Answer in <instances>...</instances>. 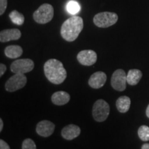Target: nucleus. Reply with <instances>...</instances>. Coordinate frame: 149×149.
<instances>
[{"label": "nucleus", "mask_w": 149, "mask_h": 149, "mask_svg": "<svg viewBox=\"0 0 149 149\" xmlns=\"http://www.w3.org/2000/svg\"><path fill=\"white\" fill-rule=\"evenodd\" d=\"M125 71L122 69H117L113 72L111 77V86L115 91H124L126 88L127 79Z\"/></svg>", "instance_id": "nucleus-8"}, {"label": "nucleus", "mask_w": 149, "mask_h": 149, "mask_svg": "<svg viewBox=\"0 0 149 149\" xmlns=\"http://www.w3.org/2000/svg\"><path fill=\"white\" fill-rule=\"evenodd\" d=\"M66 9L70 14L74 15L79 12L80 10H81V7H80V5L78 3V2L72 0V1H70L69 2L67 3Z\"/></svg>", "instance_id": "nucleus-19"}, {"label": "nucleus", "mask_w": 149, "mask_h": 149, "mask_svg": "<svg viewBox=\"0 0 149 149\" xmlns=\"http://www.w3.org/2000/svg\"><path fill=\"white\" fill-rule=\"evenodd\" d=\"M70 96L65 91H57L53 93L51 97V101L55 105L63 106L69 102Z\"/></svg>", "instance_id": "nucleus-14"}, {"label": "nucleus", "mask_w": 149, "mask_h": 149, "mask_svg": "<svg viewBox=\"0 0 149 149\" xmlns=\"http://www.w3.org/2000/svg\"><path fill=\"white\" fill-rule=\"evenodd\" d=\"M138 136L141 141H149V127L146 125L141 126L138 129Z\"/></svg>", "instance_id": "nucleus-20"}, {"label": "nucleus", "mask_w": 149, "mask_h": 149, "mask_svg": "<svg viewBox=\"0 0 149 149\" xmlns=\"http://www.w3.org/2000/svg\"><path fill=\"white\" fill-rule=\"evenodd\" d=\"M22 149H36L37 146L34 141L31 139H26L23 141L22 146Z\"/></svg>", "instance_id": "nucleus-21"}, {"label": "nucleus", "mask_w": 149, "mask_h": 149, "mask_svg": "<svg viewBox=\"0 0 149 149\" xmlns=\"http://www.w3.org/2000/svg\"><path fill=\"white\" fill-rule=\"evenodd\" d=\"M46 77L54 84H60L64 82L67 77V72L63 64L56 59H50L44 66Z\"/></svg>", "instance_id": "nucleus-1"}, {"label": "nucleus", "mask_w": 149, "mask_h": 149, "mask_svg": "<svg viewBox=\"0 0 149 149\" xmlns=\"http://www.w3.org/2000/svg\"><path fill=\"white\" fill-rule=\"evenodd\" d=\"M107 79V76L105 72L97 71L91 74L88 79V84L91 88L98 89L102 88L105 84Z\"/></svg>", "instance_id": "nucleus-11"}, {"label": "nucleus", "mask_w": 149, "mask_h": 149, "mask_svg": "<svg viewBox=\"0 0 149 149\" xmlns=\"http://www.w3.org/2000/svg\"><path fill=\"white\" fill-rule=\"evenodd\" d=\"M146 116L148 117L149 118V104L148 106V107H147L146 109Z\"/></svg>", "instance_id": "nucleus-27"}, {"label": "nucleus", "mask_w": 149, "mask_h": 149, "mask_svg": "<svg viewBox=\"0 0 149 149\" xmlns=\"http://www.w3.org/2000/svg\"><path fill=\"white\" fill-rule=\"evenodd\" d=\"M9 17L12 22L16 25L21 26L24 23V16L17 10H13L12 12L10 13L9 14Z\"/></svg>", "instance_id": "nucleus-18"}, {"label": "nucleus", "mask_w": 149, "mask_h": 149, "mask_svg": "<svg viewBox=\"0 0 149 149\" xmlns=\"http://www.w3.org/2000/svg\"><path fill=\"white\" fill-rule=\"evenodd\" d=\"M55 126L53 122L48 120L41 121L36 126V132L39 135L48 137L53 133Z\"/></svg>", "instance_id": "nucleus-10"}, {"label": "nucleus", "mask_w": 149, "mask_h": 149, "mask_svg": "<svg viewBox=\"0 0 149 149\" xmlns=\"http://www.w3.org/2000/svg\"><path fill=\"white\" fill-rule=\"evenodd\" d=\"M84 28L83 19L79 16H72L67 19L61 28V35L67 42H73L77 38Z\"/></svg>", "instance_id": "nucleus-2"}, {"label": "nucleus", "mask_w": 149, "mask_h": 149, "mask_svg": "<svg viewBox=\"0 0 149 149\" xmlns=\"http://www.w3.org/2000/svg\"><path fill=\"white\" fill-rule=\"evenodd\" d=\"M3 126V120H2V119H0V132H1V130H2Z\"/></svg>", "instance_id": "nucleus-26"}, {"label": "nucleus", "mask_w": 149, "mask_h": 149, "mask_svg": "<svg viewBox=\"0 0 149 149\" xmlns=\"http://www.w3.org/2000/svg\"><path fill=\"white\" fill-rule=\"evenodd\" d=\"M5 55L10 59H15L19 57L23 53V49L20 46L10 45L7 46L4 50Z\"/></svg>", "instance_id": "nucleus-15"}, {"label": "nucleus", "mask_w": 149, "mask_h": 149, "mask_svg": "<svg viewBox=\"0 0 149 149\" xmlns=\"http://www.w3.org/2000/svg\"><path fill=\"white\" fill-rule=\"evenodd\" d=\"M118 16L115 13L102 12L95 15L93 18L95 25L100 28H108L116 24Z\"/></svg>", "instance_id": "nucleus-5"}, {"label": "nucleus", "mask_w": 149, "mask_h": 149, "mask_svg": "<svg viewBox=\"0 0 149 149\" xmlns=\"http://www.w3.org/2000/svg\"><path fill=\"white\" fill-rule=\"evenodd\" d=\"M54 16V8L49 3H44L33 13V19L37 23L45 24L51 22Z\"/></svg>", "instance_id": "nucleus-3"}, {"label": "nucleus", "mask_w": 149, "mask_h": 149, "mask_svg": "<svg viewBox=\"0 0 149 149\" xmlns=\"http://www.w3.org/2000/svg\"><path fill=\"white\" fill-rule=\"evenodd\" d=\"M26 82L27 78L24 74H15L7 80L5 89L8 92H15L24 88Z\"/></svg>", "instance_id": "nucleus-7"}, {"label": "nucleus", "mask_w": 149, "mask_h": 149, "mask_svg": "<svg viewBox=\"0 0 149 149\" xmlns=\"http://www.w3.org/2000/svg\"><path fill=\"white\" fill-rule=\"evenodd\" d=\"M34 61L31 59H21L14 61L10 65V70L14 74H25L32 71Z\"/></svg>", "instance_id": "nucleus-6"}, {"label": "nucleus", "mask_w": 149, "mask_h": 149, "mask_svg": "<svg viewBox=\"0 0 149 149\" xmlns=\"http://www.w3.org/2000/svg\"><path fill=\"white\" fill-rule=\"evenodd\" d=\"M8 1L7 0H0V15L4 13L7 8Z\"/></svg>", "instance_id": "nucleus-22"}, {"label": "nucleus", "mask_w": 149, "mask_h": 149, "mask_svg": "<svg viewBox=\"0 0 149 149\" xmlns=\"http://www.w3.org/2000/svg\"><path fill=\"white\" fill-rule=\"evenodd\" d=\"M0 148L1 149H10V147L9 146V145L7 144L5 141H3V139H0Z\"/></svg>", "instance_id": "nucleus-23"}, {"label": "nucleus", "mask_w": 149, "mask_h": 149, "mask_svg": "<svg viewBox=\"0 0 149 149\" xmlns=\"http://www.w3.org/2000/svg\"><path fill=\"white\" fill-rule=\"evenodd\" d=\"M77 59L81 65L91 66L95 64L97 59V55L93 50H84L77 54Z\"/></svg>", "instance_id": "nucleus-9"}, {"label": "nucleus", "mask_w": 149, "mask_h": 149, "mask_svg": "<svg viewBox=\"0 0 149 149\" xmlns=\"http://www.w3.org/2000/svg\"><path fill=\"white\" fill-rule=\"evenodd\" d=\"M81 133V129L79 126L74 124H69V125L65 126L61 130V136L63 138L66 140H72L74 139Z\"/></svg>", "instance_id": "nucleus-13"}, {"label": "nucleus", "mask_w": 149, "mask_h": 149, "mask_svg": "<svg viewBox=\"0 0 149 149\" xmlns=\"http://www.w3.org/2000/svg\"><path fill=\"white\" fill-rule=\"evenodd\" d=\"M109 113L110 106L105 100H98L93 104L92 114L96 122H104L109 117Z\"/></svg>", "instance_id": "nucleus-4"}, {"label": "nucleus", "mask_w": 149, "mask_h": 149, "mask_svg": "<svg viewBox=\"0 0 149 149\" xmlns=\"http://www.w3.org/2000/svg\"><path fill=\"white\" fill-rule=\"evenodd\" d=\"M142 77V72L138 69H131L128 71L126 79L127 83L130 86H135L139 83Z\"/></svg>", "instance_id": "nucleus-16"}, {"label": "nucleus", "mask_w": 149, "mask_h": 149, "mask_svg": "<svg viewBox=\"0 0 149 149\" xmlns=\"http://www.w3.org/2000/svg\"><path fill=\"white\" fill-rule=\"evenodd\" d=\"M130 99L127 96L120 97L116 101V107L119 112L125 113L130 109Z\"/></svg>", "instance_id": "nucleus-17"}, {"label": "nucleus", "mask_w": 149, "mask_h": 149, "mask_svg": "<svg viewBox=\"0 0 149 149\" xmlns=\"http://www.w3.org/2000/svg\"><path fill=\"white\" fill-rule=\"evenodd\" d=\"M6 69V66L5 64H0V77H1V76L5 73Z\"/></svg>", "instance_id": "nucleus-24"}, {"label": "nucleus", "mask_w": 149, "mask_h": 149, "mask_svg": "<svg viewBox=\"0 0 149 149\" xmlns=\"http://www.w3.org/2000/svg\"><path fill=\"white\" fill-rule=\"evenodd\" d=\"M141 149H149V144L146 143V144H143L141 146Z\"/></svg>", "instance_id": "nucleus-25"}, {"label": "nucleus", "mask_w": 149, "mask_h": 149, "mask_svg": "<svg viewBox=\"0 0 149 149\" xmlns=\"http://www.w3.org/2000/svg\"><path fill=\"white\" fill-rule=\"evenodd\" d=\"M21 36V31L17 29H6L0 32V42H8L12 40H19Z\"/></svg>", "instance_id": "nucleus-12"}]
</instances>
